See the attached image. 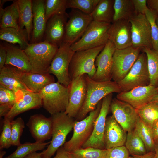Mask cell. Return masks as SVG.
Here are the masks:
<instances>
[{
    "label": "cell",
    "mask_w": 158,
    "mask_h": 158,
    "mask_svg": "<svg viewBox=\"0 0 158 158\" xmlns=\"http://www.w3.org/2000/svg\"><path fill=\"white\" fill-rule=\"evenodd\" d=\"M87 84V92L84 104L75 117L76 121H80L87 114L94 110L100 101L108 95L121 92L118 83L114 81H95L85 74Z\"/></svg>",
    "instance_id": "6da1fadb"
},
{
    "label": "cell",
    "mask_w": 158,
    "mask_h": 158,
    "mask_svg": "<svg viewBox=\"0 0 158 158\" xmlns=\"http://www.w3.org/2000/svg\"><path fill=\"white\" fill-rule=\"evenodd\" d=\"M59 47L44 41L29 43L24 50L27 55L32 72L48 73V71Z\"/></svg>",
    "instance_id": "7a4b0ae2"
},
{
    "label": "cell",
    "mask_w": 158,
    "mask_h": 158,
    "mask_svg": "<svg viewBox=\"0 0 158 158\" xmlns=\"http://www.w3.org/2000/svg\"><path fill=\"white\" fill-rule=\"evenodd\" d=\"M51 117L52 121V139L47 148L42 151V158H51L64 145L76 121L65 111L51 115Z\"/></svg>",
    "instance_id": "3957f363"
},
{
    "label": "cell",
    "mask_w": 158,
    "mask_h": 158,
    "mask_svg": "<svg viewBox=\"0 0 158 158\" xmlns=\"http://www.w3.org/2000/svg\"><path fill=\"white\" fill-rule=\"evenodd\" d=\"M111 23L93 20L80 39L71 46L74 51L105 45L109 40L108 30Z\"/></svg>",
    "instance_id": "277c9868"
},
{
    "label": "cell",
    "mask_w": 158,
    "mask_h": 158,
    "mask_svg": "<svg viewBox=\"0 0 158 158\" xmlns=\"http://www.w3.org/2000/svg\"><path fill=\"white\" fill-rule=\"evenodd\" d=\"M42 106L51 115L64 112L69 99V89L59 81L50 83L39 93Z\"/></svg>",
    "instance_id": "5b68a950"
},
{
    "label": "cell",
    "mask_w": 158,
    "mask_h": 158,
    "mask_svg": "<svg viewBox=\"0 0 158 158\" xmlns=\"http://www.w3.org/2000/svg\"><path fill=\"white\" fill-rule=\"evenodd\" d=\"M105 45L84 50L75 52L71 60L68 69L71 80L87 74L92 78L97 69L95 65L96 57Z\"/></svg>",
    "instance_id": "8992f818"
},
{
    "label": "cell",
    "mask_w": 158,
    "mask_h": 158,
    "mask_svg": "<svg viewBox=\"0 0 158 158\" xmlns=\"http://www.w3.org/2000/svg\"><path fill=\"white\" fill-rule=\"evenodd\" d=\"M102 100L98 103L95 109L89 113L88 116L80 121H76L72 137L63 146L67 151L71 152L82 147L90 136L95 121L100 111Z\"/></svg>",
    "instance_id": "52a82bcc"
},
{
    "label": "cell",
    "mask_w": 158,
    "mask_h": 158,
    "mask_svg": "<svg viewBox=\"0 0 158 158\" xmlns=\"http://www.w3.org/2000/svg\"><path fill=\"white\" fill-rule=\"evenodd\" d=\"M150 82L147 56L142 52L127 75L117 83L121 92H126L136 87L148 85Z\"/></svg>",
    "instance_id": "ba28073f"
},
{
    "label": "cell",
    "mask_w": 158,
    "mask_h": 158,
    "mask_svg": "<svg viewBox=\"0 0 158 158\" xmlns=\"http://www.w3.org/2000/svg\"><path fill=\"white\" fill-rule=\"evenodd\" d=\"M75 52L71 45L63 42L59 47L49 68L48 73L54 75L57 81L67 87L71 81L68 69L73 56Z\"/></svg>",
    "instance_id": "9c48e42d"
},
{
    "label": "cell",
    "mask_w": 158,
    "mask_h": 158,
    "mask_svg": "<svg viewBox=\"0 0 158 158\" xmlns=\"http://www.w3.org/2000/svg\"><path fill=\"white\" fill-rule=\"evenodd\" d=\"M141 49L131 46L116 49L113 57L112 79L118 83L127 75L138 59Z\"/></svg>",
    "instance_id": "30bf717a"
},
{
    "label": "cell",
    "mask_w": 158,
    "mask_h": 158,
    "mask_svg": "<svg viewBox=\"0 0 158 158\" xmlns=\"http://www.w3.org/2000/svg\"><path fill=\"white\" fill-rule=\"evenodd\" d=\"M63 42L71 46L78 40L93 21L90 15L71 8L68 13Z\"/></svg>",
    "instance_id": "8fae6325"
},
{
    "label": "cell",
    "mask_w": 158,
    "mask_h": 158,
    "mask_svg": "<svg viewBox=\"0 0 158 158\" xmlns=\"http://www.w3.org/2000/svg\"><path fill=\"white\" fill-rule=\"evenodd\" d=\"M113 93L110 94L102 100L99 113L95 121L91 135L82 147H93L104 149V135L107 115L112 100Z\"/></svg>",
    "instance_id": "7c38bea8"
},
{
    "label": "cell",
    "mask_w": 158,
    "mask_h": 158,
    "mask_svg": "<svg viewBox=\"0 0 158 158\" xmlns=\"http://www.w3.org/2000/svg\"><path fill=\"white\" fill-rule=\"evenodd\" d=\"M129 20L131 25L132 46L141 49L145 47L153 49L150 26L145 15L134 14Z\"/></svg>",
    "instance_id": "4fadbf2b"
},
{
    "label": "cell",
    "mask_w": 158,
    "mask_h": 158,
    "mask_svg": "<svg viewBox=\"0 0 158 158\" xmlns=\"http://www.w3.org/2000/svg\"><path fill=\"white\" fill-rule=\"evenodd\" d=\"M68 88V102L65 112L69 116L75 118L86 97L87 84L85 74L71 80Z\"/></svg>",
    "instance_id": "5bb4252c"
},
{
    "label": "cell",
    "mask_w": 158,
    "mask_h": 158,
    "mask_svg": "<svg viewBox=\"0 0 158 158\" xmlns=\"http://www.w3.org/2000/svg\"><path fill=\"white\" fill-rule=\"evenodd\" d=\"M112 115L127 133L133 130L138 117L136 109L130 104L114 98L110 106Z\"/></svg>",
    "instance_id": "9a60e30c"
},
{
    "label": "cell",
    "mask_w": 158,
    "mask_h": 158,
    "mask_svg": "<svg viewBox=\"0 0 158 158\" xmlns=\"http://www.w3.org/2000/svg\"><path fill=\"white\" fill-rule=\"evenodd\" d=\"M115 49L113 43L109 40L96 57L95 65L97 69L91 78L92 79L99 82L111 80L113 57Z\"/></svg>",
    "instance_id": "2e32d148"
},
{
    "label": "cell",
    "mask_w": 158,
    "mask_h": 158,
    "mask_svg": "<svg viewBox=\"0 0 158 158\" xmlns=\"http://www.w3.org/2000/svg\"><path fill=\"white\" fill-rule=\"evenodd\" d=\"M158 93L156 87L149 84L135 87L126 92H121L116 96L117 99L126 102L137 109L150 102Z\"/></svg>",
    "instance_id": "e0dca14e"
},
{
    "label": "cell",
    "mask_w": 158,
    "mask_h": 158,
    "mask_svg": "<svg viewBox=\"0 0 158 158\" xmlns=\"http://www.w3.org/2000/svg\"><path fill=\"white\" fill-rule=\"evenodd\" d=\"M68 13L54 15L47 20L43 41L58 47L63 42Z\"/></svg>",
    "instance_id": "ac0fdd59"
},
{
    "label": "cell",
    "mask_w": 158,
    "mask_h": 158,
    "mask_svg": "<svg viewBox=\"0 0 158 158\" xmlns=\"http://www.w3.org/2000/svg\"><path fill=\"white\" fill-rule=\"evenodd\" d=\"M108 33L109 40L113 43L116 49L132 46L131 25L129 20H120L112 23Z\"/></svg>",
    "instance_id": "d6986e66"
},
{
    "label": "cell",
    "mask_w": 158,
    "mask_h": 158,
    "mask_svg": "<svg viewBox=\"0 0 158 158\" xmlns=\"http://www.w3.org/2000/svg\"><path fill=\"white\" fill-rule=\"evenodd\" d=\"M35 142H44L52 137V121L51 117L42 114L31 116L26 124Z\"/></svg>",
    "instance_id": "ffe728a7"
},
{
    "label": "cell",
    "mask_w": 158,
    "mask_h": 158,
    "mask_svg": "<svg viewBox=\"0 0 158 158\" xmlns=\"http://www.w3.org/2000/svg\"><path fill=\"white\" fill-rule=\"evenodd\" d=\"M112 115L107 117L104 135L105 149L124 146L127 133Z\"/></svg>",
    "instance_id": "44dd1931"
},
{
    "label": "cell",
    "mask_w": 158,
    "mask_h": 158,
    "mask_svg": "<svg viewBox=\"0 0 158 158\" xmlns=\"http://www.w3.org/2000/svg\"><path fill=\"white\" fill-rule=\"evenodd\" d=\"M33 30L29 43L42 41L47 21L45 14V0H32Z\"/></svg>",
    "instance_id": "7402d4cb"
},
{
    "label": "cell",
    "mask_w": 158,
    "mask_h": 158,
    "mask_svg": "<svg viewBox=\"0 0 158 158\" xmlns=\"http://www.w3.org/2000/svg\"><path fill=\"white\" fill-rule=\"evenodd\" d=\"M42 106V98L39 93L26 90L5 117L11 121L21 113L31 109H38Z\"/></svg>",
    "instance_id": "603a6c76"
},
{
    "label": "cell",
    "mask_w": 158,
    "mask_h": 158,
    "mask_svg": "<svg viewBox=\"0 0 158 158\" xmlns=\"http://www.w3.org/2000/svg\"><path fill=\"white\" fill-rule=\"evenodd\" d=\"M3 43L7 52L5 65L12 66L22 71L32 72L30 61L23 50L6 42Z\"/></svg>",
    "instance_id": "cb8c5ba5"
},
{
    "label": "cell",
    "mask_w": 158,
    "mask_h": 158,
    "mask_svg": "<svg viewBox=\"0 0 158 158\" xmlns=\"http://www.w3.org/2000/svg\"><path fill=\"white\" fill-rule=\"evenodd\" d=\"M20 72V70L16 67L5 65L0 70V84L17 92L30 91L22 80Z\"/></svg>",
    "instance_id": "d4e9b609"
},
{
    "label": "cell",
    "mask_w": 158,
    "mask_h": 158,
    "mask_svg": "<svg viewBox=\"0 0 158 158\" xmlns=\"http://www.w3.org/2000/svg\"><path fill=\"white\" fill-rule=\"evenodd\" d=\"M20 76L23 83L30 91L39 93L47 85L54 82V77L49 73L42 74L20 70Z\"/></svg>",
    "instance_id": "484cf974"
},
{
    "label": "cell",
    "mask_w": 158,
    "mask_h": 158,
    "mask_svg": "<svg viewBox=\"0 0 158 158\" xmlns=\"http://www.w3.org/2000/svg\"><path fill=\"white\" fill-rule=\"evenodd\" d=\"M19 13L18 25L21 30L25 29L28 41L31 40L33 30V15L31 0H17Z\"/></svg>",
    "instance_id": "4316f807"
},
{
    "label": "cell",
    "mask_w": 158,
    "mask_h": 158,
    "mask_svg": "<svg viewBox=\"0 0 158 158\" xmlns=\"http://www.w3.org/2000/svg\"><path fill=\"white\" fill-rule=\"evenodd\" d=\"M0 39L9 43L18 44L20 48L25 50L29 44L26 30L20 31L9 27L0 30Z\"/></svg>",
    "instance_id": "83f0119b"
},
{
    "label": "cell",
    "mask_w": 158,
    "mask_h": 158,
    "mask_svg": "<svg viewBox=\"0 0 158 158\" xmlns=\"http://www.w3.org/2000/svg\"><path fill=\"white\" fill-rule=\"evenodd\" d=\"M114 0H100L90 14L93 20L112 23L114 14Z\"/></svg>",
    "instance_id": "f1b7e54d"
},
{
    "label": "cell",
    "mask_w": 158,
    "mask_h": 158,
    "mask_svg": "<svg viewBox=\"0 0 158 158\" xmlns=\"http://www.w3.org/2000/svg\"><path fill=\"white\" fill-rule=\"evenodd\" d=\"M19 13L16 0L4 9V12L0 19V29L13 28L20 31L21 30L18 25Z\"/></svg>",
    "instance_id": "f546056e"
},
{
    "label": "cell",
    "mask_w": 158,
    "mask_h": 158,
    "mask_svg": "<svg viewBox=\"0 0 158 158\" xmlns=\"http://www.w3.org/2000/svg\"><path fill=\"white\" fill-rule=\"evenodd\" d=\"M147 56L150 84L156 87L158 86V51L145 47L141 49Z\"/></svg>",
    "instance_id": "4dcf8cb0"
},
{
    "label": "cell",
    "mask_w": 158,
    "mask_h": 158,
    "mask_svg": "<svg viewBox=\"0 0 158 158\" xmlns=\"http://www.w3.org/2000/svg\"><path fill=\"white\" fill-rule=\"evenodd\" d=\"M136 109L141 121L151 128L158 120V102H150Z\"/></svg>",
    "instance_id": "1f68e13d"
},
{
    "label": "cell",
    "mask_w": 158,
    "mask_h": 158,
    "mask_svg": "<svg viewBox=\"0 0 158 158\" xmlns=\"http://www.w3.org/2000/svg\"><path fill=\"white\" fill-rule=\"evenodd\" d=\"M114 9L112 23L120 20H129L135 14L132 0H114Z\"/></svg>",
    "instance_id": "d6a6232c"
},
{
    "label": "cell",
    "mask_w": 158,
    "mask_h": 158,
    "mask_svg": "<svg viewBox=\"0 0 158 158\" xmlns=\"http://www.w3.org/2000/svg\"><path fill=\"white\" fill-rule=\"evenodd\" d=\"M125 144L131 155H140L147 152L144 143L134 129L127 133Z\"/></svg>",
    "instance_id": "836d02e7"
},
{
    "label": "cell",
    "mask_w": 158,
    "mask_h": 158,
    "mask_svg": "<svg viewBox=\"0 0 158 158\" xmlns=\"http://www.w3.org/2000/svg\"><path fill=\"white\" fill-rule=\"evenodd\" d=\"M134 129L144 143L147 152L154 151V142L152 128L145 124L139 116Z\"/></svg>",
    "instance_id": "e575fe53"
},
{
    "label": "cell",
    "mask_w": 158,
    "mask_h": 158,
    "mask_svg": "<svg viewBox=\"0 0 158 158\" xmlns=\"http://www.w3.org/2000/svg\"><path fill=\"white\" fill-rule=\"evenodd\" d=\"M50 141L47 142H27L17 146L16 150L4 158H24L29 154L37 151L43 150Z\"/></svg>",
    "instance_id": "d590c367"
},
{
    "label": "cell",
    "mask_w": 158,
    "mask_h": 158,
    "mask_svg": "<svg viewBox=\"0 0 158 158\" xmlns=\"http://www.w3.org/2000/svg\"><path fill=\"white\" fill-rule=\"evenodd\" d=\"M67 0H45V14L46 20L52 16L66 13Z\"/></svg>",
    "instance_id": "8d00e7d4"
},
{
    "label": "cell",
    "mask_w": 158,
    "mask_h": 158,
    "mask_svg": "<svg viewBox=\"0 0 158 158\" xmlns=\"http://www.w3.org/2000/svg\"><path fill=\"white\" fill-rule=\"evenodd\" d=\"M107 150L81 147L69 152L72 158H106Z\"/></svg>",
    "instance_id": "74e56055"
},
{
    "label": "cell",
    "mask_w": 158,
    "mask_h": 158,
    "mask_svg": "<svg viewBox=\"0 0 158 158\" xmlns=\"http://www.w3.org/2000/svg\"><path fill=\"white\" fill-rule=\"evenodd\" d=\"M100 0H67V8L78 9L90 15Z\"/></svg>",
    "instance_id": "f35d334b"
},
{
    "label": "cell",
    "mask_w": 158,
    "mask_h": 158,
    "mask_svg": "<svg viewBox=\"0 0 158 158\" xmlns=\"http://www.w3.org/2000/svg\"><path fill=\"white\" fill-rule=\"evenodd\" d=\"M11 145L18 146L21 144L20 140L25 127V123L20 117L11 121Z\"/></svg>",
    "instance_id": "ab89813d"
},
{
    "label": "cell",
    "mask_w": 158,
    "mask_h": 158,
    "mask_svg": "<svg viewBox=\"0 0 158 158\" xmlns=\"http://www.w3.org/2000/svg\"><path fill=\"white\" fill-rule=\"evenodd\" d=\"M25 91L17 92L0 84V104H7L12 107Z\"/></svg>",
    "instance_id": "60d3db41"
},
{
    "label": "cell",
    "mask_w": 158,
    "mask_h": 158,
    "mask_svg": "<svg viewBox=\"0 0 158 158\" xmlns=\"http://www.w3.org/2000/svg\"><path fill=\"white\" fill-rule=\"evenodd\" d=\"M11 121L4 117L3 121L2 131L0 137V149H8L11 145Z\"/></svg>",
    "instance_id": "b9f144b4"
},
{
    "label": "cell",
    "mask_w": 158,
    "mask_h": 158,
    "mask_svg": "<svg viewBox=\"0 0 158 158\" xmlns=\"http://www.w3.org/2000/svg\"><path fill=\"white\" fill-rule=\"evenodd\" d=\"M145 15L150 26L153 49L158 51V26L156 22V16L149 9Z\"/></svg>",
    "instance_id": "7bdbcfd3"
},
{
    "label": "cell",
    "mask_w": 158,
    "mask_h": 158,
    "mask_svg": "<svg viewBox=\"0 0 158 158\" xmlns=\"http://www.w3.org/2000/svg\"><path fill=\"white\" fill-rule=\"evenodd\" d=\"M130 153L125 146L107 150L106 158H129Z\"/></svg>",
    "instance_id": "ee69618b"
},
{
    "label": "cell",
    "mask_w": 158,
    "mask_h": 158,
    "mask_svg": "<svg viewBox=\"0 0 158 158\" xmlns=\"http://www.w3.org/2000/svg\"><path fill=\"white\" fill-rule=\"evenodd\" d=\"M133 3L135 14L140 13L145 15L149 9L147 5V0H132Z\"/></svg>",
    "instance_id": "f6af8a7d"
},
{
    "label": "cell",
    "mask_w": 158,
    "mask_h": 158,
    "mask_svg": "<svg viewBox=\"0 0 158 158\" xmlns=\"http://www.w3.org/2000/svg\"><path fill=\"white\" fill-rule=\"evenodd\" d=\"M7 52L6 49L1 41L0 44V70L4 66L6 61Z\"/></svg>",
    "instance_id": "bcb514c9"
},
{
    "label": "cell",
    "mask_w": 158,
    "mask_h": 158,
    "mask_svg": "<svg viewBox=\"0 0 158 158\" xmlns=\"http://www.w3.org/2000/svg\"><path fill=\"white\" fill-rule=\"evenodd\" d=\"M148 9L158 17V0H147Z\"/></svg>",
    "instance_id": "7dc6e473"
},
{
    "label": "cell",
    "mask_w": 158,
    "mask_h": 158,
    "mask_svg": "<svg viewBox=\"0 0 158 158\" xmlns=\"http://www.w3.org/2000/svg\"><path fill=\"white\" fill-rule=\"evenodd\" d=\"M53 158H72L69 152L66 150L63 146L57 151L55 156Z\"/></svg>",
    "instance_id": "c3c4849f"
},
{
    "label": "cell",
    "mask_w": 158,
    "mask_h": 158,
    "mask_svg": "<svg viewBox=\"0 0 158 158\" xmlns=\"http://www.w3.org/2000/svg\"><path fill=\"white\" fill-rule=\"evenodd\" d=\"M12 107L7 104H0V117H5L10 111Z\"/></svg>",
    "instance_id": "681fc988"
},
{
    "label": "cell",
    "mask_w": 158,
    "mask_h": 158,
    "mask_svg": "<svg viewBox=\"0 0 158 158\" xmlns=\"http://www.w3.org/2000/svg\"><path fill=\"white\" fill-rule=\"evenodd\" d=\"M152 128L154 140L156 145L158 144V120L153 124Z\"/></svg>",
    "instance_id": "f907efd6"
},
{
    "label": "cell",
    "mask_w": 158,
    "mask_h": 158,
    "mask_svg": "<svg viewBox=\"0 0 158 158\" xmlns=\"http://www.w3.org/2000/svg\"><path fill=\"white\" fill-rule=\"evenodd\" d=\"M155 151L147 152L145 154L140 155L130 156L129 158H155Z\"/></svg>",
    "instance_id": "816d5d0a"
},
{
    "label": "cell",
    "mask_w": 158,
    "mask_h": 158,
    "mask_svg": "<svg viewBox=\"0 0 158 158\" xmlns=\"http://www.w3.org/2000/svg\"><path fill=\"white\" fill-rule=\"evenodd\" d=\"M42 154L43 152L39 153L35 152L29 154L24 158H42Z\"/></svg>",
    "instance_id": "f5cc1de1"
},
{
    "label": "cell",
    "mask_w": 158,
    "mask_h": 158,
    "mask_svg": "<svg viewBox=\"0 0 158 158\" xmlns=\"http://www.w3.org/2000/svg\"><path fill=\"white\" fill-rule=\"evenodd\" d=\"M150 102H158V93L155 95L151 99Z\"/></svg>",
    "instance_id": "db71d44e"
},
{
    "label": "cell",
    "mask_w": 158,
    "mask_h": 158,
    "mask_svg": "<svg viewBox=\"0 0 158 158\" xmlns=\"http://www.w3.org/2000/svg\"><path fill=\"white\" fill-rule=\"evenodd\" d=\"M154 151L155 153V158H158V144L155 145Z\"/></svg>",
    "instance_id": "11a10c76"
},
{
    "label": "cell",
    "mask_w": 158,
    "mask_h": 158,
    "mask_svg": "<svg viewBox=\"0 0 158 158\" xmlns=\"http://www.w3.org/2000/svg\"><path fill=\"white\" fill-rule=\"evenodd\" d=\"M6 152L5 151L2 150L0 151V158H3L4 156L5 155Z\"/></svg>",
    "instance_id": "9f6ffc18"
},
{
    "label": "cell",
    "mask_w": 158,
    "mask_h": 158,
    "mask_svg": "<svg viewBox=\"0 0 158 158\" xmlns=\"http://www.w3.org/2000/svg\"><path fill=\"white\" fill-rule=\"evenodd\" d=\"M156 22L157 24V25L158 26V17L156 18Z\"/></svg>",
    "instance_id": "6f0895ef"
},
{
    "label": "cell",
    "mask_w": 158,
    "mask_h": 158,
    "mask_svg": "<svg viewBox=\"0 0 158 158\" xmlns=\"http://www.w3.org/2000/svg\"><path fill=\"white\" fill-rule=\"evenodd\" d=\"M156 88H157V91L158 92V86L157 87H156Z\"/></svg>",
    "instance_id": "680465c9"
}]
</instances>
